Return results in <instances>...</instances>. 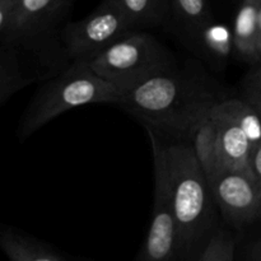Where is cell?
Instances as JSON below:
<instances>
[{"label": "cell", "mask_w": 261, "mask_h": 261, "mask_svg": "<svg viewBox=\"0 0 261 261\" xmlns=\"http://www.w3.org/2000/svg\"><path fill=\"white\" fill-rule=\"evenodd\" d=\"M254 261H261V247L259 250H257L256 254H255V260Z\"/></svg>", "instance_id": "obj_24"}, {"label": "cell", "mask_w": 261, "mask_h": 261, "mask_svg": "<svg viewBox=\"0 0 261 261\" xmlns=\"http://www.w3.org/2000/svg\"><path fill=\"white\" fill-rule=\"evenodd\" d=\"M206 181L214 204L229 224L242 227L261 216V188L249 170L222 167Z\"/></svg>", "instance_id": "obj_8"}, {"label": "cell", "mask_w": 261, "mask_h": 261, "mask_svg": "<svg viewBox=\"0 0 261 261\" xmlns=\"http://www.w3.org/2000/svg\"><path fill=\"white\" fill-rule=\"evenodd\" d=\"M221 99L223 97L201 79L176 66L124 91L117 105L165 140L190 142L199 124Z\"/></svg>", "instance_id": "obj_1"}, {"label": "cell", "mask_w": 261, "mask_h": 261, "mask_svg": "<svg viewBox=\"0 0 261 261\" xmlns=\"http://www.w3.org/2000/svg\"><path fill=\"white\" fill-rule=\"evenodd\" d=\"M134 31L138 30L116 0H102L86 18L65 23L60 38L69 64H88Z\"/></svg>", "instance_id": "obj_6"}, {"label": "cell", "mask_w": 261, "mask_h": 261, "mask_svg": "<svg viewBox=\"0 0 261 261\" xmlns=\"http://www.w3.org/2000/svg\"><path fill=\"white\" fill-rule=\"evenodd\" d=\"M163 139V138H162ZM180 251H189L213 223V196L190 142L163 139Z\"/></svg>", "instance_id": "obj_3"}, {"label": "cell", "mask_w": 261, "mask_h": 261, "mask_svg": "<svg viewBox=\"0 0 261 261\" xmlns=\"http://www.w3.org/2000/svg\"><path fill=\"white\" fill-rule=\"evenodd\" d=\"M190 144L206 180H209L222 168L221 160H219L217 126L212 115H209L199 124L191 137Z\"/></svg>", "instance_id": "obj_12"}, {"label": "cell", "mask_w": 261, "mask_h": 261, "mask_svg": "<svg viewBox=\"0 0 261 261\" xmlns=\"http://www.w3.org/2000/svg\"><path fill=\"white\" fill-rule=\"evenodd\" d=\"M120 97L121 92L88 64L73 63L37 89L20 119L18 134L25 139L65 112L87 105L119 103Z\"/></svg>", "instance_id": "obj_2"}, {"label": "cell", "mask_w": 261, "mask_h": 261, "mask_svg": "<svg viewBox=\"0 0 261 261\" xmlns=\"http://www.w3.org/2000/svg\"><path fill=\"white\" fill-rule=\"evenodd\" d=\"M249 171L261 188V142L252 148L249 161Z\"/></svg>", "instance_id": "obj_19"}, {"label": "cell", "mask_w": 261, "mask_h": 261, "mask_svg": "<svg viewBox=\"0 0 261 261\" xmlns=\"http://www.w3.org/2000/svg\"><path fill=\"white\" fill-rule=\"evenodd\" d=\"M137 30L165 24L171 13L170 0H116Z\"/></svg>", "instance_id": "obj_14"}, {"label": "cell", "mask_w": 261, "mask_h": 261, "mask_svg": "<svg viewBox=\"0 0 261 261\" xmlns=\"http://www.w3.org/2000/svg\"><path fill=\"white\" fill-rule=\"evenodd\" d=\"M259 65L254 69V70L250 73V75L247 76L246 84H254V86H261V59L259 61Z\"/></svg>", "instance_id": "obj_22"}, {"label": "cell", "mask_w": 261, "mask_h": 261, "mask_svg": "<svg viewBox=\"0 0 261 261\" xmlns=\"http://www.w3.org/2000/svg\"><path fill=\"white\" fill-rule=\"evenodd\" d=\"M257 48H259V54L261 58V5L259 9V31H257Z\"/></svg>", "instance_id": "obj_23"}, {"label": "cell", "mask_w": 261, "mask_h": 261, "mask_svg": "<svg viewBox=\"0 0 261 261\" xmlns=\"http://www.w3.org/2000/svg\"><path fill=\"white\" fill-rule=\"evenodd\" d=\"M17 3L18 0H0V37L9 24Z\"/></svg>", "instance_id": "obj_20"}, {"label": "cell", "mask_w": 261, "mask_h": 261, "mask_svg": "<svg viewBox=\"0 0 261 261\" xmlns=\"http://www.w3.org/2000/svg\"><path fill=\"white\" fill-rule=\"evenodd\" d=\"M37 78L38 74L23 61L22 51L7 43L0 45V106Z\"/></svg>", "instance_id": "obj_11"}, {"label": "cell", "mask_w": 261, "mask_h": 261, "mask_svg": "<svg viewBox=\"0 0 261 261\" xmlns=\"http://www.w3.org/2000/svg\"><path fill=\"white\" fill-rule=\"evenodd\" d=\"M196 42L200 43L203 50L218 61H226L233 48V33L224 24L211 22L199 35Z\"/></svg>", "instance_id": "obj_17"}, {"label": "cell", "mask_w": 261, "mask_h": 261, "mask_svg": "<svg viewBox=\"0 0 261 261\" xmlns=\"http://www.w3.org/2000/svg\"><path fill=\"white\" fill-rule=\"evenodd\" d=\"M75 0H18L2 43L12 45L35 56L47 78L60 73L69 64L61 42L60 27Z\"/></svg>", "instance_id": "obj_4"}, {"label": "cell", "mask_w": 261, "mask_h": 261, "mask_svg": "<svg viewBox=\"0 0 261 261\" xmlns=\"http://www.w3.org/2000/svg\"><path fill=\"white\" fill-rule=\"evenodd\" d=\"M0 249L9 261H65L36 240L12 228L0 232Z\"/></svg>", "instance_id": "obj_13"}, {"label": "cell", "mask_w": 261, "mask_h": 261, "mask_svg": "<svg viewBox=\"0 0 261 261\" xmlns=\"http://www.w3.org/2000/svg\"><path fill=\"white\" fill-rule=\"evenodd\" d=\"M217 126L219 160L224 168H241L249 170V161L252 145L244 130L229 117L218 103L211 111Z\"/></svg>", "instance_id": "obj_9"}, {"label": "cell", "mask_w": 261, "mask_h": 261, "mask_svg": "<svg viewBox=\"0 0 261 261\" xmlns=\"http://www.w3.org/2000/svg\"><path fill=\"white\" fill-rule=\"evenodd\" d=\"M94 73L124 92L176 68L173 54L147 31L138 30L89 61Z\"/></svg>", "instance_id": "obj_5"}, {"label": "cell", "mask_w": 261, "mask_h": 261, "mask_svg": "<svg viewBox=\"0 0 261 261\" xmlns=\"http://www.w3.org/2000/svg\"><path fill=\"white\" fill-rule=\"evenodd\" d=\"M260 5L261 0H242L232 28L233 50L240 58L251 63L261 59L257 48Z\"/></svg>", "instance_id": "obj_10"}, {"label": "cell", "mask_w": 261, "mask_h": 261, "mask_svg": "<svg viewBox=\"0 0 261 261\" xmlns=\"http://www.w3.org/2000/svg\"><path fill=\"white\" fill-rule=\"evenodd\" d=\"M147 132L153 155L154 198L152 219L142 247L140 261H173L180 252V239L177 219L171 198L163 139L150 130Z\"/></svg>", "instance_id": "obj_7"}, {"label": "cell", "mask_w": 261, "mask_h": 261, "mask_svg": "<svg viewBox=\"0 0 261 261\" xmlns=\"http://www.w3.org/2000/svg\"><path fill=\"white\" fill-rule=\"evenodd\" d=\"M171 13L186 35L196 42L201 31L213 22L206 0H170Z\"/></svg>", "instance_id": "obj_15"}, {"label": "cell", "mask_w": 261, "mask_h": 261, "mask_svg": "<svg viewBox=\"0 0 261 261\" xmlns=\"http://www.w3.org/2000/svg\"><path fill=\"white\" fill-rule=\"evenodd\" d=\"M218 106L237 122L249 138L252 148L261 142V115L250 102L242 98H223Z\"/></svg>", "instance_id": "obj_16"}, {"label": "cell", "mask_w": 261, "mask_h": 261, "mask_svg": "<svg viewBox=\"0 0 261 261\" xmlns=\"http://www.w3.org/2000/svg\"><path fill=\"white\" fill-rule=\"evenodd\" d=\"M245 99L252 105L261 115V86L246 84L245 87Z\"/></svg>", "instance_id": "obj_21"}, {"label": "cell", "mask_w": 261, "mask_h": 261, "mask_svg": "<svg viewBox=\"0 0 261 261\" xmlns=\"http://www.w3.org/2000/svg\"><path fill=\"white\" fill-rule=\"evenodd\" d=\"M234 239L227 231L214 232L204 246L199 261H233Z\"/></svg>", "instance_id": "obj_18"}]
</instances>
